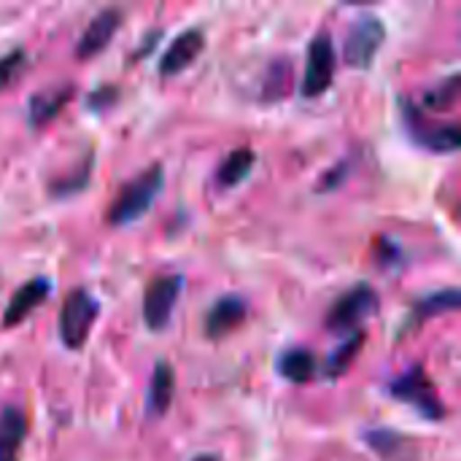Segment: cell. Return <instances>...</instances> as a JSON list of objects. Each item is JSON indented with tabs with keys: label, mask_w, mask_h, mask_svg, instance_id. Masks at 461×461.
Listing matches in <instances>:
<instances>
[{
	"label": "cell",
	"mask_w": 461,
	"mask_h": 461,
	"mask_svg": "<svg viewBox=\"0 0 461 461\" xmlns=\"http://www.w3.org/2000/svg\"><path fill=\"white\" fill-rule=\"evenodd\" d=\"M162 186H165V167L159 162L149 165L146 170H140L135 178H130L116 192V197L111 200V205L105 211V221L111 227H130V224L140 221L157 203Z\"/></svg>",
	"instance_id": "obj_1"
},
{
	"label": "cell",
	"mask_w": 461,
	"mask_h": 461,
	"mask_svg": "<svg viewBox=\"0 0 461 461\" xmlns=\"http://www.w3.org/2000/svg\"><path fill=\"white\" fill-rule=\"evenodd\" d=\"M400 113H402V127L408 138L432 151V154H456L461 146V132L456 122H438L427 116V111L413 103L411 97H400Z\"/></svg>",
	"instance_id": "obj_2"
},
{
	"label": "cell",
	"mask_w": 461,
	"mask_h": 461,
	"mask_svg": "<svg viewBox=\"0 0 461 461\" xmlns=\"http://www.w3.org/2000/svg\"><path fill=\"white\" fill-rule=\"evenodd\" d=\"M386 392H389L392 400L413 408L427 421H443L448 416L446 402L440 400L432 378L427 375V370L421 365H411L402 375L392 378L386 384Z\"/></svg>",
	"instance_id": "obj_3"
},
{
	"label": "cell",
	"mask_w": 461,
	"mask_h": 461,
	"mask_svg": "<svg viewBox=\"0 0 461 461\" xmlns=\"http://www.w3.org/2000/svg\"><path fill=\"white\" fill-rule=\"evenodd\" d=\"M378 311V292L370 284H354L351 289H346L327 311L324 316V327L332 335H354L362 332V324Z\"/></svg>",
	"instance_id": "obj_4"
},
{
	"label": "cell",
	"mask_w": 461,
	"mask_h": 461,
	"mask_svg": "<svg viewBox=\"0 0 461 461\" xmlns=\"http://www.w3.org/2000/svg\"><path fill=\"white\" fill-rule=\"evenodd\" d=\"M100 316V303L86 289H73L59 311V340L68 351H81L89 340V332Z\"/></svg>",
	"instance_id": "obj_5"
},
{
	"label": "cell",
	"mask_w": 461,
	"mask_h": 461,
	"mask_svg": "<svg viewBox=\"0 0 461 461\" xmlns=\"http://www.w3.org/2000/svg\"><path fill=\"white\" fill-rule=\"evenodd\" d=\"M386 41V24L378 14H359L357 22L348 27L346 32V43H343V59L348 68L357 70H367L375 57L381 54Z\"/></svg>",
	"instance_id": "obj_6"
},
{
	"label": "cell",
	"mask_w": 461,
	"mask_h": 461,
	"mask_svg": "<svg viewBox=\"0 0 461 461\" xmlns=\"http://www.w3.org/2000/svg\"><path fill=\"white\" fill-rule=\"evenodd\" d=\"M181 292H184V276L178 273H165L149 281L143 292V324L149 332L167 330Z\"/></svg>",
	"instance_id": "obj_7"
},
{
	"label": "cell",
	"mask_w": 461,
	"mask_h": 461,
	"mask_svg": "<svg viewBox=\"0 0 461 461\" xmlns=\"http://www.w3.org/2000/svg\"><path fill=\"white\" fill-rule=\"evenodd\" d=\"M338 73V54H335V41L327 32H319L308 43V57H305V73L300 84L303 97H321Z\"/></svg>",
	"instance_id": "obj_8"
},
{
	"label": "cell",
	"mask_w": 461,
	"mask_h": 461,
	"mask_svg": "<svg viewBox=\"0 0 461 461\" xmlns=\"http://www.w3.org/2000/svg\"><path fill=\"white\" fill-rule=\"evenodd\" d=\"M51 292H54V284H51V278H46V276H38V278L24 281V284L14 292V297L8 300L0 324H3L5 330L19 327L30 313H35V311L51 297Z\"/></svg>",
	"instance_id": "obj_9"
},
{
	"label": "cell",
	"mask_w": 461,
	"mask_h": 461,
	"mask_svg": "<svg viewBox=\"0 0 461 461\" xmlns=\"http://www.w3.org/2000/svg\"><path fill=\"white\" fill-rule=\"evenodd\" d=\"M246 316H249V303L240 294L216 297L203 319V332L208 340H221V338L232 335L246 321Z\"/></svg>",
	"instance_id": "obj_10"
},
{
	"label": "cell",
	"mask_w": 461,
	"mask_h": 461,
	"mask_svg": "<svg viewBox=\"0 0 461 461\" xmlns=\"http://www.w3.org/2000/svg\"><path fill=\"white\" fill-rule=\"evenodd\" d=\"M203 49H205V32H203L200 27L184 30L181 35H176V38L167 43L165 54L159 57V65H157L159 76L170 78V76L184 73V70L200 57Z\"/></svg>",
	"instance_id": "obj_11"
},
{
	"label": "cell",
	"mask_w": 461,
	"mask_h": 461,
	"mask_svg": "<svg viewBox=\"0 0 461 461\" xmlns=\"http://www.w3.org/2000/svg\"><path fill=\"white\" fill-rule=\"evenodd\" d=\"M122 19H124L122 8H103L100 14H95L92 22L86 24V30L81 32L78 43H76V57L78 59H92L100 51H105L111 38L122 27Z\"/></svg>",
	"instance_id": "obj_12"
},
{
	"label": "cell",
	"mask_w": 461,
	"mask_h": 461,
	"mask_svg": "<svg viewBox=\"0 0 461 461\" xmlns=\"http://www.w3.org/2000/svg\"><path fill=\"white\" fill-rule=\"evenodd\" d=\"M459 305L461 294L456 286H448V289H440V292H432V294L419 297V300L413 303V308H411V313H408V319H405V324H402V330H400L397 338L411 335L413 330H419V327H421L424 321H429L432 316H443V313L459 311Z\"/></svg>",
	"instance_id": "obj_13"
},
{
	"label": "cell",
	"mask_w": 461,
	"mask_h": 461,
	"mask_svg": "<svg viewBox=\"0 0 461 461\" xmlns=\"http://www.w3.org/2000/svg\"><path fill=\"white\" fill-rule=\"evenodd\" d=\"M76 86L73 84H62V86H46L35 95H30L27 100V122L32 130H43L49 122H54L62 108L70 103Z\"/></svg>",
	"instance_id": "obj_14"
},
{
	"label": "cell",
	"mask_w": 461,
	"mask_h": 461,
	"mask_svg": "<svg viewBox=\"0 0 461 461\" xmlns=\"http://www.w3.org/2000/svg\"><path fill=\"white\" fill-rule=\"evenodd\" d=\"M176 397V373L170 367V362L159 359L154 365L151 381H149V392H146V416L149 419H162L167 416L170 405Z\"/></svg>",
	"instance_id": "obj_15"
},
{
	"label": "cell",
	"mask_w": 461,
	"mask_h": 461,
	"mask_svg": "<svg viewBox=\"0 0 461 461\" xmlns=\"http://www.w3.org/2000/svg\"><path fill=\"white\" fill-rule=\"evenodd\" d=\"M319 359L311 348H284L278 357H276V373L289 381V384H297V386H305L311 384L316 375H319Z\"/></svg>",
	"instance_id": "obj_16"
},
{
	"label": "cell",
	"mask_w": 461,
	"mask_h": 461,
	"mask_svg": "<svg viewBox=\"0 0 461 461\" xmlns=\"http://www.w3.org/2000/svg\"><path fill=\"white\" fill-rule=\"evenodd\" d=\"M257 165V151L251 146L232 149L216 167V186L219 189H235L240 186Z\"/></svg>",
	"instance_id": "obj_17"
},
{
	"label": "cell",
	"mask_w": 461,
	"mask_h": 461,
	"mask_svg": "<svg viewBox=\"0 0 461 461\" xmlns=\"http://www.w3.org/2000/svg\"><path fill=\"white\" fill-rule=\"evenodd\" d=\"M27 438V419L19 408L0 411V461H19V448Z\"/></svg>",
	"instance_id": "obj_18"
},
{
	"label": "cell",
	"mask_w": 461,
	"mask_h": 461,
	"mask_svg": "<svg viewBox=\"0 0 461 461\" xmlns=\"http://www.w3.org/2000/svg\"><path fill=\"white\" fill-rule=\"evenodd\" d=\"M365 332H354V335H348L327 359H324V365L319 367V373L327 378V381H338V378H343L351 367H354V362H357V357L362 354V346H365Z\"/></svg>",
	"instance_id": "obj_19"
},
{
	"label": "cell",
	"mask_w": 461,
	"mask_h": 461,
	"mask_svg": "<svg viewBox=\"0 0 461 461\" xmlns=\"http://www.w3.org/2000/svg\"><path fill=\"white\" fill-rule=\"evenodd\" d=\"M362 440H365L381 459L386 461H400L402 456H413V454H411V440H408L405 435L394 432V429H386V427H381V429H365V432H362Z\"/></svg>",
	"instance_id": "obj_20"
},
{
	"label": "cell",
	"mask_w": 461,
	"mask_h": 461,
	"mask_svg": "<svg viewBox=\"0 0 461 461\" xmlns=\"http://www.w3.org/2000/svg\"><path fill=\"white\" fill-rule=\"evenodd\" d=\"M292 86V59H273L265 70V81H262V100L267 103H278L286 97Z\"/></svg>",
	"instance_id": "obj_21"
},
{
	"label": "cell",
	"mask_w": 461,
	"mask_h": 461,
	"mask_svg": "<svg viewBox=\"0 0 461 461\" xmlns=\"http://www.w3.org/2000/svg\"><path fill=\"white\" fill-rule=\"evenodd\" d=\"M92 162H95V154L89 151L81 165L76 170H70V176H57L51 184H49V197H70L81 189H86L89 178H92Z\"/></svg>",
	"instance_id": "obj_22"
},
{
	"label": "cell",
	"mask_w": 461,
	"mask_h": 461,
	"mask_svg": "<svg viewBox=\"0 0 461 461\" xmlns=\"http://www.w3.org/2000/svg\"><path fill=\"white\" fill-rule=\"evenodd\" d=\"M456 100H459V76L451 73L440 86H435L424 95V108H429L432 113H440V111L454 108Z\"/></svg>",
	"instance_id": "obj_23"
},
{
	"label": "cell",
	"mask_w": 461,
	"mask_h": 461,
	"mask_svg": "<svg viewBox=\"0 0 461 461\" xmlns=\"http://www.w3.org/2000/svg\"><path fill=\"white\" fill-rule=\"evenodd\" d=\"M24 68H27V54H24V49H11L8 54H3V57H0V92L8 89V86L22 76Z\"/></svg>",
	"instance_id": "obj_24"
},
{
	"label": "cell",
	"mask_w": 461,
	"mask_h": 461,
	"mask_svg": "<svg viewBox=\"0 0 461 461\" xmlns=\"http://www.w3.org/2000/svg\"><path fill=\"white\" fill-rule=\"evenodd\" d=\"M116 100H119V86H116V84H103V86H97L95 92L86 95L84 105H86V111H92V113H95V111L103 113V111L113 108Z\"/></svg>",
	"instance_id": "obj_25"
},
{
	"label": "cell",
	"mask_w": 461,
	"mask_h": 461,
	"mask_svg": "<svg viewBox=\"0 0 461 461\" xmlns=\"http://www.w3.org/2000/svg\"><path fill=\"white\" fill-rule=\"evenodd\" d=\"M351 159L346 157V159H340L335 167H330L321 178H319V184H316V192H335V189H340L346 181H348V176H351Z\"/></svg>",
	"instance_id": "obj_26"
},
{
	"label": "cell",
	"mask_w": 461,
	"mask_h": 461,
	"mask_svg": "<svg viewBox=\"0 0 461 461\" xmlns=\"http://www.w3.org/2000/svg\"><path fill=\"white\" fill-rule=\"evenodd\" d=\"M378 262L381 265H389V267H394L397 265V257H400V246L397 243H392V240H386V238H378Z\"/></svg>",
	"instance_id": "obj_27"
},
{
	"label": "cell",
	"mask_w": 461,
	"mask_h": 461,
	"mask_svg": "<svg viewBox=\"0 0 461 461\" xmlns=\"http://www.w3.org/2000/svg\"><path fill=\"white\" fill-rule=\"evenodd\" d=\"M192 461H221V456H216V454H197Z\"/></svg>",
	"instance_id": "obj_28"
}]
</instances>
